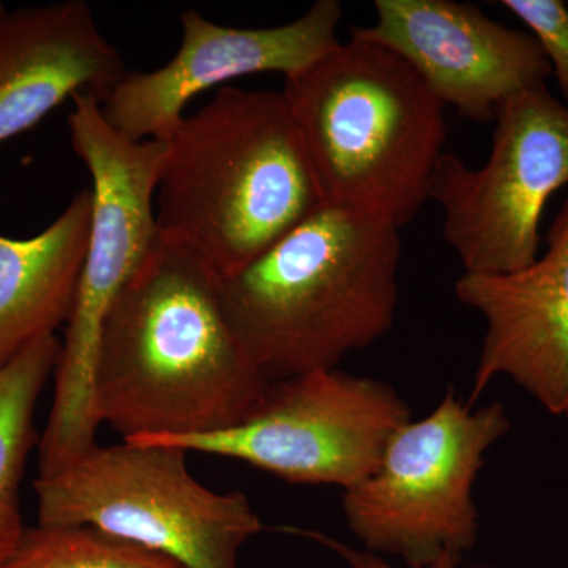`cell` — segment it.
Instances as JSON below:
<instances>
[{
  "mask_svg": "<svg viewBox=\"0 0 568 568\" xmlns=\"http://www.w3.org/2000/svg\"><path fill=\"white\" fill-rule=\"evenodd\" d=\"M186 454L170 444H95L37 477L39 525L91 526L185 568H239V552L263 521L244 493L200 484Z\"/></svg>",
  "mask_w": 568,
  "mask_h": 568,
  "instance_id": "cell-6",
  "label": "cell"
},
{
  "mask_svg": "<svg viewBox=\"0 0 568 568\" xmlns=\"http://www.w3.org/2000/svg\"><path fill=\"white\" fill-rule=\"evenodd\" d=\"M310 537L316 538L317 541L325 545V547L334 549L338 552L343 559L346 560L353 568H398L390 566L387 560L379 558L375 552L361 551V549H354L336 541L334 538L325 537L323 534L308 532ZM409 568V567H406ZM420 568H493V567H465L462 562H455V560H440V562L433 564V566L420 567Z\"/></svg>",
  "mask_w": 568,
  "mask_h": 568,
  "instance_id": "cell-18",
  "label": "cell"
},
{
  "mask_svg": "<svg viewBox=\"0 0 568 568\" xmlns=\"http://www.w3.org/2000/svg\"><path fill=\"white\" fill-rule=\"evenodd\" d=\"M325 204L283 92L224 85L166 140L160 233L220 276L253 263Z\"/></svg>",
  "mask_w": 568,
  "mask_h": 568,
  "instance_id": "cell-2",
  "label": "cell"
},
{
  "mask_svg": "<svg viewBox=\"0 0 568 568\" xmlns=\"http://www.w3.org/2000/svg\"><path fill=\"white\" fill-rule=\"evenodd\" d=\"M282 92L325 203L398 230L416 219L446 145V104L405 59L351 32Z\"/></svg>",
  "mask_w": 568,
  "mask_h": 568,
  "instance_id": "cell-4",
  "label": "cell"
},
{
  "mask_svg": "<svg viewBox=\"0 0 568 568\" xmlns=\"http://www.w3.org/2000/svg\"><path fill=\"white\" fill-rule=\"evenodd\" d=\"M409 420L410 407L390 384L332 368L272 381L261 405L233 428L133 440L233 458L290 484L346 491L376 469L390 437Z\"/></svg>",
  "mask_w": 568,
  "mask_h": 568,
  "instance_id": "cell-9",
  "label": "cell"
},
{
  "mask_svg": "<svg viewBox=\"0 0 568 568\" xmlns=\"http://www.w3.org/2000/svg\"><path fill=\"white\" fill-rule=\"evenodd\" d=\"M510 426L503 403L473 409L448 387L436 409L399 426L376 469L343 493L351 532L366 551L409 568L463 562L478 536L474 484Z\"/></svg>",
  "mask_w": 568,
  "mask_h": 568,
  "instance_id": "cell-7",
  "label": "cell"
},
{
  "mask_svg": "<svg viewBox=\"0 0 568 568\" xmlns=\"http://www.w3.org/2000/svg\"><path fill=\"white\" fill-rule=\"evenodd\" d=\"M129 74L84 0L0 11V144L67 99L103 103Z\"/></svg>",
  "mask_w": 568,
  "mask_h": 568,
  "instance_id": "cell-13",
  "label": "cell"
},
{
  "mask_svg": "<svg viewBox=\"0 0 568 568\" xmlns=\"http://www.w3.org/2000/svg\"><path fill=\"white\" fill-rule=\"evenodd\" d=\"M3 9H6V6H3V3L0 2V11H2Z\"/></svg>",
  "mask_w": 568,
  "mask_h": 568,
  "instance_id": "cell-19",
  "label": "cell"
},
{
  "mask_svg": "<svg viewBox=\"0 0 568 568\" xmlns=\"http://www.w3.org/2000/svg\"><path fill=\"white\" fill-rule=\"evenodd\" d=\"M0 568H185L160 552L91 526L26 529Z\"/></svg>",
  "mask_w": 568,
  "mask_h": 568,
  "instance_id": "cell-16",
  "label": "cell"
},
{
  "mask_svg": "<svg viewBox=\"0 0 568 568\" xmlns=\"http://www.w3.org/2000/svg\"><path fill=\"white\" fill-rule=\"evenodd\" d=\"M59 354L61 339L47 335L0 365V566L28 529L21 515V480L32 447L39 446L33 417Z\"/></svg>",
  "mask_w": 568,
  "mask_h": 568,
  "instance_id": "cell-15",
  "label": "cell"
},
{
  "mask_svg": "<svg viewBox=\"0 0 568 568\" xmlns=\"http://www.w3.org/2000/svg\"><path fill=\"white\" fill-rule=\"evenodd\" d=\"M271 383L231 323L222 276L160 233L103 321L92 375L99 425L123 440L222 432L253 414Z\"/></svg>",
  "mask_w": 568,
  "mask_h": 568,
  "instance_id": "cell-1",
  "label": "cell"
},
{
  "mask_svg": "<svg viewBox=\"0 0 568 568\" xmlns=\"http://www.w3.org/2000/svg\"><path fill=\"white\" fill-rule=\"evenodd\" d=\"M500 6L517 17L540 44L568 108L567 3L562 0H503Z\"/></svg>",
  "mask_w": 568,
  "mask_h": 568,
  "instance_id": "cell-17",
  "label": "cell"
},
{
  "mask_svg": "<svg viewBox=\"0 0 568 568\" xmlns=\"http://www.w3.org/2000/svg\"><path fill=\"white\" fill-rule=\"evenodd\" d=\"M567 417H568V410H567Z\"/></svg>",
  "mask_w": 568,
  "mask_h": 568,
  "instance_id": "cell-20",
  "label": "cell"
},
{
  "mask_svg": "<svg viewBox=\"0 0 568 568\" xmlns=\"http://www.w3.org/2000/svg\"><path fill=\"white\" fill-rule=\"evenodd\" d=\"M402 239L394 224L323 204L222 291L268 381L338 368L394 327Z\"/></svg>",
  "mask_w": 568,
  "mask_h": 568,
  "instance_id": "cell-3",
  "label": "cell"
},
{
  "mask_svg": "<svg viewBox=\"0 0 568 568\" xmlns=\"http://www.w3.org/2000/svg\"><path fill=\"white\" fill-rule=\"evenodd\" d=\"M69 115L71 148L92 178V222L73 312L54 369V395L39 439V476L95 446L92 375L108 310L160 239L155 194L166 141H133L103 118L100 100L78 93Z\"/></svg>",
  "mask_w": 568,
  "mask_h": 568,
  "instance_id": "cell-5",
  "label": "cell"
},
{
  "mask_svg": "<svg viewBox=\"0 0 568 568\" xmlns=\"http://www.w3.org/2000/svg\"><path fill=\"white\" fill-rule=\"evenodd\" d=\"M92 207V189H82L40 234L22 241L0 235V365L69 323Z\"/></svg>",
  "mask_w": 568,
  "mask_h": 568,
  "instance_id": "cell-14",
  "label": "cell"
},
{
  "mask_svg": "<svg viewBox=\"0 0 568 568\" xmlns=\"http://www.w3.org/2000/svg\"><path fill=\"white\" fill-rule=\"evenodd\" d=\"M338 0H317L297 20L276 28H227L196 10L181 14V48L166 65L129 71L102 106L115 132L133 141H166L194 97L256 73L294 77L339 43Z\"/></svg>",
  "mask_w": 568,
  "mask_h": 568,
  "instance_id": "cell-10",
  "label": "cell"
},
{
  "mask_svg": "<svg viewBox=\"0 0 568 568\" xmlns=\"http://www.w3.org/2000/svg\"><path fill=\"white\" fill-rule=\"evenodd\" d=\"M495 123L487 162L470 168L444 152L429 183L465 274H510L532 264L541 213L568 186V108L547 84L508 100Z\"/></svg>",
  "mask_w": 568,
  "mask_h": 568,
  "instance_id": "cell-8",
  "label": "cell"
},
{
  "mask_svg": "<svg viewBox=\"0 0 568 568\" xmlns=\"http://www.w3.org/2000/svg\"><path fill=\"white\" fill-rule=\"evenodd\" d=\"M458 301L487 323L469 405L507 376L552 416L568 410V193L547 252L510 274H465Z\"/></svg>",
  "mask_w": 568,
  "mask_h": 568,
  "instance_id": "cell-12",
  "label": "cell"
},
{
  "mask_svg": "<svg viewBox=\"0 0 568 568\" xmlns=\"http://www.w3.org/2000/svg\"><path fill=\"white\" fill-rule=\"evenodd\" d=\"M375 11V24L353 33L405 59L469 121H495L504 103L551 77L532 33L506 28L473 3L376 0Z\"/></svg>",
  "mask_w": 568,
  "mask_h": 568,
  "instance_id": "cell-11",
  "label": "cell"
}]
</instances>
